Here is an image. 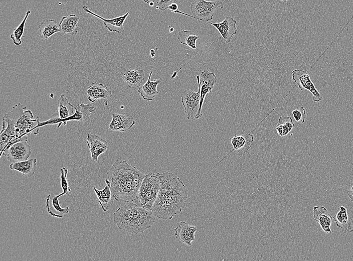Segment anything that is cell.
<instances>
[{
  "label": "cell",
  "instance_id": "obj_33",
  "mask_svg": "<svg viewBox=\"0 0 353 261\" xmlns=\"http://www.w3.org/2000/svg\"><path fill=\"white\" fill-rule=\"evenodd\" d=\"M176 0H159L157 2L156 9L164 11L168 8L170 5L175 3Z\"/></svg>",
  "mask_w": 353,
  "mask_h": 261
},
{
  "label": "cell",
  "instance_id": "obj_32",
  "mask_svg": "<svg viewBox=\"0 0 353 261\" xmlns=\"http://www.w3.org/2000/svg\"><path fill=\"white\" fill-rule=\"evenodd\" d=\"M294 120L297 122L304 123L306 117L305 109L301 107L299 109H295L292 111Z\"/></svg>",
  "mask_w": 353,
  "mask_h": 261
},
{
  "label": "cell",
  "instance_id": "obj_3",
  "mask_svg": "<svg viewBox=\"0 0 353 261\" xmlns=\"http://www.w3.org/2000/svg\"><path fill=\"white\" fill-rule=\"evenodd\" d=\"M2 120L1 139L4 142H12L28 136L36 128L38 129L39 117L34 118L30 109L18 103L5 114Z\"/></svg>",
  "mask_w": 353,
  "mask_h": 261
},
{
  "label": "cell",
  "instance_id": "obj_2",
  "mask_svg": "<svg viewBox=\"0 0 353 261\" xmlns=\"http://www.w3.org/2000/svg\"><path fill=\"white\" fill-rule=\"evenodd\" d=\"M111 169L110 189L114 199L124 203L137 199L138 190L145 174L124 160H117Z\"/></svg>",
  "mask_w": 353,
  "mask_h": 261
},
{
  "label": "cell",
  "instance_id": "obj_1",
  "mask_svg": "<svg viewBox=\"0 0 353 261\" xmlns=\"http://www.w3.org/2000/svg\"><path fill=\"white\" fill-rule=\"evenodd\" d=\"M159 178L160 189L151 211L159 219L170 220L182 212L188 195L185 184L175 174L165 172Z\"/></svg>",
  "mask_w": 353,
  "mask_h": 261
},
{
  "label": "cell",
  "instance_id": "obj_28",
  "mask_svg": "<svg viewBox=\"0 0 353 261\" xmlns=\"http://www.w3.org/2000/svg\"><path fill=\"white\" fill-rule=\"evenodd\" d=\"M199 36L193 33L190 30H183L177 34V39L179 42L193 49H196V41Z\"/></svg>",
  "mask_w": 353,
  "mask_h": 261
},
{
  "label": "cell",
  "instance_id": "obj_40",
  "mask_svg": "<svg viewBox=\"0 0 353 261\" xmlns=\"http://www.w3.org/2000/svg\"><path fill=\"white\" fill-rule=\"evenodd\" d=\"M280 1H282V2H287L288 0H280Z\"/></svg>",
  "mask_w": 353,
  "mask_h": 261
},
{
  "label": "cell",
  "instance_id": "obj_37",
  "mask_svg": "<svg viewBox=\"0 0 353 261\" xmlns=\"http://www.w3.org/2000/svg\"><path fill=\"white\" fill-rule=\"evenodd\" d=\"M150 52H151L150 54H151V57H152V58L154 57H155V54L154 50H153V52H152V50H150Z\"/></svg>",
  "mask_w": 353,
  "mask_h": 261
},
{
  "label": "cell",
  "instance_id": "obj_15",
  "mask_svg": "<svg viewBox=\"0 0 353 261\" xmlns=\"http://www.w3.org/2000/svg\"><path fill=\"white\" fill-rule=\"evenodd\" d=\"M208 23L218 30L221 35V37H222L227 43H229L232 36L237 33L236 21L233 17L227 16L221 22H209Z\"/></svg>",
  "mask_w": 353,
  "mask_h": 261
},
{
  "label": "cell",
  "instance_id": "obj_14",
  "mask_svg": "<svg viewBox=\"0 0 353 261\" xmlns=\"http://www.w3.org/2000/svg\"><path fill=\"white\" fill-rule=\"evenodd\" d=\"M197 230L196 226L181 221L177 223L176 227L174 229V235L176 239L191 246L192 242L196 240L195 234Z\"/></svg>",
  "mask_w": 353,
  "mask_h": 261
},
{
  "label": "cell",
  "instance_id": "obj_4",
  "mask_svg": "<svg viewBox=\"0 0 353 261\" xmlns=\"http://www.w3.org/2000/svg\"><path fill=\"white\" fill-rule=\"evenodd\" d=\"M151 211L130 203L118 208L113 214V221L121 230L128 233H143L153 225L155 218Z\"/></svg>",
  "mask_w": 353,
  "mask_h": 261
},
{
  "label": "cell",
  "instance_id": "obj_24",
  "mask_svg": "<svg viewBox=\"0 0 353 261\" xmlns=\"http://www.w3.org/2000/svg\"><path fill=\"white\" fill-rule=\"evenodd\" d=\"M10 169L20 172L25 177H32L37 170V159L32 158L26 161L12 163Z\"/></svg>",
  "mask_w": 353,
  "mask_h": 261
},
{
  "label": "cell",
  "instance_id": "obj_26",
  "mask_svg": "<svg viewBox=\"0 0 353 261\" xmlns=\"http://www.w3.org/2000/svg\"><path fill=\"white\" fill-rule=\"evenodd\" d=\"M40 37L47 40L55 34L61 32L59 24L55 20H43L38 26Z\"/></svg>",
  "mask_w": 353,
  "mask_h": 261
},
{
  "label": "cell",
  "instance_id": "obj_11",
  "mask_svg": "<svg viewBox=\"0 0 353 261\" xmlns=\"http://www.w3.org/2000/svg\"><path fill=\"white\" fill-rule=\"evenodd\" d=\"M83 10L86 13L92 15L93 16L100 19L103 22V24L109 32H114L121 33L124 31V23L129 14L127 12L123 15L115 17L112 19H105L88 9L87 6H83Z\"/></svg>",
  "mask_w": 353,
  "mask_h": 261
},
{
  "label": "cell",
  "instance_id": "obj_6",
  "mask_svg": "<svg viewBox=\"0 0 353 261\" xmlns=\"http://www.w3.org/2000/svg\"><path fill=\"white\" fill-rule=\"evenodd\" d=\"M26 137L9 145L3 152V155L11 163L22 162L29 160L31 153V146L27 143Z\"/></svg>",
  "mask_w": 353,
  "mask_h": 261
},
{
  "label": "cell",
  "instance_id": "obj_23",
  "mask_svg": "<svg viewBox=\"0 0 353 261\" xmlns=\"http://www.w3.org/2000/svg\"><path fill=\"white\" fill-rule=\"evenodd\" d=\"M80 18V16L75 14L63 16L59 24L60 32L69 35H77L78 23Z\"/></svg>",
  "mask_w": 353,
  "mask_h": 261
},
{
  "label": "cell",
  "instance_id": "obj_9",
  "mask_svg": "<svg viewBox=\"0 0 353 261\" xmlns=\"http://www.w3.org/2000/svg\"><path fill=\"white\" fill-rule=\"evenodd\" d=\"M181 102L188 119H194L197 114L200 103V89L198 91L187 89L181 94Z\"/></svg>",
  "mask_w": 353,
  "mask_h": 261
},
{
  "label": "cell",
  "instance_id": "obj_30",
  "mask_svg": "<svg viewBox=\"0 0 353 261\" xmlns=\"http://www.w3.org/2000/svg\"><path fill=\"white\" fill-rule=\"evenodd\" d=\"M31 13V10H28L26 12L25 16L21 23L14 29L13 33L10 35V38L15 45L19 46L22 43V38L24 35L26 23Z\"/></svg>",
  "mask_w": 353,
  "mask_h": 261
},
{
  "label": "cell",
  "instance_id": "obj_12",
  "mask_svg": "<svg viewBox=\"0 0 353 261\" xmlns=\"http://www.w3.org/2000/svg\"><path fill=\"white\" fill-rule=\"evenodd\" d=\"M229 141L232 145V149L215 166H217L234 151L238 153H246L251 147V144L254 141V136L251 133H244L238 136L235 135L233 137L230 138Z\"/></svg>",
  "mask_w": 353,
  "mask_h": 261
},
{
  "label": "cell",
  "instance_id": "obj_21",
  "mask_svg": "<svg viewBox=\"0 0 353 261\" xmlns=\"http://www.w3.org/2000/svg\"><path fill=\"white\" fill-rule=\"evenodd\" d=\"M340 209L333 217L336 226L340 228L344 233L353 231L352 220L349 217L346 207L339 206Z\"/></svg>",
  "mask_w": 353,
  "mask_h": 261
},
{
  "label": "cell",
  "instance_id": "obj_36",
  "mask_svg": "<svg viewBox=\"0 0 353 261\" xmlns=\"http://www.w3.org/2000/svg\"><path fill=\"white\" fill-rule=\"evenodd\" d=\"M142 1L144 2L145 3L149 4V3L153 2H154L156 0H141Z\"/></svg>",
  "mask_w": 353,
  "mask_h": 261
},
{
  "label": "cell",
  "instance_id": "obj_38",
  "mask_svg": "<svg viewBox=\"0 0 353 261\" xmlns=\"http://www.w3.org/2000/svg\"><path fill=\"white\" fill-rule=\"evenodd\" d=\"M148 5H149V6L152 7L154 6V3L153 2H151L149 3V4Z\"/></svg>",
  "mask_w": 353,
  "mask_h": 261
},
{
  "label": "cell",
  "instance_id": "obj_20",
  "mask_svg": "<svg viewBox=\"0 0 353 261\" xmlns=\"http://www.w3.org/2000/svg\"><path fill=\"white\" fill-rule=\"evenodd\" d=\"M152 74V71L151 70L146 83L138 89V92L141 97L144 100L147 101L153 100L155 97L158 94L157 86L158 84L162 81V78L151 80L150 78Z\"/></svg>",
  "mask_w": 353,
  "mask_h": 261
},
{
  "label": "cell",
  "instance_id": "obj_39",
  "mask_svg": "<svg viewBox=\"0 0 353 261\" xmlns=\"http://www.w3.org/2000/svg\"><path fill=\"white\" fill-rule=\"evenodd\" d=\"M173 31H174V29L173 28H171L169 30L170 33H171Z\"/></svg>",
  "mask_w": 353,
  "mask_h": 261
},
{
  "label": "cell",
  "instance_id": "obj_27",
  "mask_svg": "<svg viewBox=\"0 0 353 261\" xmlns=\"http://www.w3.org/2000/svg\"><path fill=\"white\" fill-rule=\"evenodd\" d=\"M224 5L220 0L207 1L206 8L198 20L207 22L212 20L215 11L218 9H223Z\"/></svg>",
  "mask_w": 353,
  "mask_h": 261
},
{
  "label": "cell",
  "instance_id": "obj_19",
  "mask_svg": "<svg viewBox=\"0 0 353 261\" xmlns=\"http://www.w3.org/2000/svg\"><path fill=\"white\" fill-rule=\"evenodd\" d=\"M313 217L326 233H331L330 226L332 217L324 206H314L313 208Z\"/></svg>",
  "mask_w": 353,
  "mask_h": 261
},
{
  "label": "cell",
  "instance_id": "obj_29",
  "mask_svg": "<svg viewBox=\"0 0 353 261\" xmlns=\"http://www.w3.org/2000/svg\"><path fill=\"white\" fill-rule=\"evenodd\" d=\"M294 126V123L291 116H281L278 120L275 129L280 137L287 135Z\"/></svg>",
  "mask_w": 353,
  "mask_h": 261
},
{
  "label": "cell",
  "instance_id": "obj_10",
  "mask_svg": "<svg viewBox=\"0 0 353 261\" xmlns=\"http://www.w3.org/2000/svg\"><path fill=\"white\" fill-rule=\"evenodd\" d=\"M110 114L112 117L108 126L110 133L127 131L136 123L135 119L129 113L111 112Z\"/></svg>",
  "mask_w": 353,
  "mask_h": 261
},
{
  "label": "cell",
  "instance_id": "obj_5",
  "mask_svg": "<svg viewBox=\"0 0 353 261\" xmlns=\"http://www.w3.org/2000/svg\"><path fill=\"white\" fill-rule=\"evenodd\" d=\"M159 173L151 175H145L138 191L137 199L142 207L151 210L157 198L159 189Z\"/></svg>",
  "mask_w": 353,
  "mask_h": 261
},
{
  "label": "cell",
  "instance_id": "obj_25",
  "mask_svg": "<svg viewBox=\"0 0 353 261\" xmlns=\"http://www.w3.org/2000/svg\"><path fill=\"white\" fill-rule=\"evenodd\" d=\"M96 110V107L91 103H81L75 106V112L69 119V121L77 120L85 122L88 120L92 113Z\"/></svg>",
  "mask_w": 353,
  "mask_h": 261
},
{
  "label": "cell",
  "instance_id": "obj_17",
  "mask_svg": "<svg viewBox=\"0 0 353 261\" xmlns=\"http://www.w3.org/2000/svg\"><path fill=\"white\" fill-rule=\"evenodd\" d=\"M86 93L88 99L92 103L99 99H109L112 96L111 90L107 86L97 82L90 84Z\"/></svg>",
  "mask_w": 353,
  "mask_h": 261
},
{
  "label": "cell",
  "instance_id": "obj_16",
  "mask_svg": "<svg viewBox=\"0 0 353 261\" xmlns=\"http://www.w3.org/2000/svg\"><path fill=\"white\" fill-rule=\"evenodd\" d=\"M61 194L55 195L53 193L48 194L46 199V207L51 215L57 218H62L70 211L68 206L62 208L59 203V198Z\"/></svg>",
  "mask_w": 353,
  "mask_h": 261
},
{
  "label": "cell",
  "instance_id": "obj_31",
  "mask_svg": "<svg viewBox=\"0 0 353 261\" xmlns=\"http://www.w3.org/2000/svg\"><path fill=\"white\" fill-rule=\"evenodd\" d=\"M60 172L61 186L63 190V192L61 193V195L62 196L63 195H66L67 196H69L71 189L69 186L68 181L67 179L68 170L66 167H63L60 168Z\"/></svg>",
  "mask_w": 353,
  "mask_h": 261
},
{
  "label": "cell",
  "instance_id": "obj_34",
  "mask_svg": "<svg viewBox=\"0 0 353 261\" xmlns=\"http://www.w3.org/2000/svg\"><path fill=\"white\" fill-rule=\"evenodd\" d=\"M347 195L350 200L353 202V182L348 191Z\"/></svg>",
  "mask_w": 353,
  "mask_h": 261
},
{
  "label": "cell",
  "instance_id": "obj_22",
  "mask_svg": "<svg viewBox=\"0 0 353 261\" xmlns=\"http://www.w3.org/2000/svg\"><path fill=\"white\" fill-rule=\"evenodd\" d=\"M106 185L102 190H98L95 187L94 191L98 199L99 203L102 209L106 212L113 203V195L110 189L111 182L107 179H105Z\"/></svg>",
  "mask_w": 353,
  "mask_h": 261
},
{
  "label": "cell",
  "instance_id": "obj_18",
  "mask_svg": "<svg viewBox=\"0 0 353 261\" xmlns=\"http://www.w3.org/2000/svg\"><path fill=\"white\" fill-rule=\"evenodd\" d=\"M122 78L129 88L136 89L144 80V72L137 68H128L123 71Z\"/></svg>",
  "mask_w": 353,
  "mask_h": 261
},
{
  "label": "cell",
  "instance_id": "obj_13",
  "mask_svg": "<svg viewBox=\"0 0 353 261\" xmlns=\"http://www.w3.org/2000/svg\"><path fill=\"white\" fill-rule=\"evenodd\" d=\"M87 145L91 154V159L94 162L98 161L99 156L105 153L108 149V143L96 135L88 134Z\"/></svg>",
  "mask_w": 353,
  "mask_h": 261
},
{
  "label": "cell",
  "instance_id": "obj_35",
  "mask_svg": "<svg viewBox=\"0 0 353 261\" xmlns=\"http://www.w3.org/2000/svg\"><path fill=\"white\" fill-rule=\"evenodd\" d=\"M171 12L174 13L178 10V5L175 3H172L170 5L168 8Z\"/></svg>",
  "mask_w": 353,
  "mask_h": 261
},
{
  "label": "cell",
  "instance_id": "obj_7",
  "mask_svg": "<svg viewBox=\"0 0 353 261\" xmlns=\"http://www.w3.org/2000/svg\"><path fill=\"white\" fill-rule=\"evenodd\" d=\"M196 78L198 87L200 89V103L199 108L195 119L200 118L203 114L202 107L207 94L211 92L214 85L217 81L216 75L207 70L203 71L200 76L197 75Z\"/></svg>",
  "mask_w": 353,
  "mask_h": 261
},
{
  "label": "cell",
  "instance_id": "obj_8",
  "mask_svg": "<svg viewBox=\"0 0 353 261\" xmlns=\"http://www.w3.org/2000/svg\"><path fill=\"white\" fill-rule=\"evenodd\" d=\"M308 71L296 69L292 72V78L301 90L306 89L310 91L313 96V101L318 102L322 100L323 96L311 81Z\"/></svg>",
  "mask_w": 353,
  "mask_h": 261
}]
</instances>
